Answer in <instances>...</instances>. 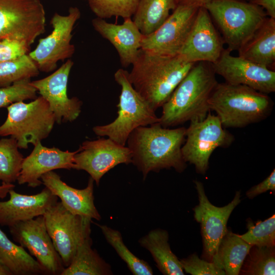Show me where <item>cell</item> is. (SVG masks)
<instances>
[{"label":"cell","mask_w":275,"mask_h":275,"mask_svg":"<svg viewBox=\"0 0 275 275\" xmlns=\"http://www.w3.org/2000/svg\"><path fill=\"white\" fill-rule=\"evenodd\" d=\"M186 128L170 129L159 123L135 129L129 135L127 147L132 163L145 180L151 172L173 168L181 173L186 168L181 152Z\"/></svg>","instance_id":"6da1fadb"},{"label":"cell","mask_w":275,"mask_h":275,"mask_svg":"<svg viewBox=\"0 0 275 275\" xmlns=\"http://www.w3.org/2000/svg\"><path fill=\"white\" fill-rule=\"evenodd\" d=\"M195 64L179 54L162 55L140 49L128 77L135 90L156 111Z\"/></svg>","instance_id":"7a4b0ae2"},{"label":"cell","mask_w":275,"mask_h":275,"mask_svg":"<svg viewBox=\"0 0 275 275\" xmlns=\"http://www.w3.org/2000/svg\"><path fill=\"white\" fill-rule=\"evenodd\" d=\"M211 64L196 63L162 106L159 123L164 127L204 119L210 111L208 100L217 84Z\"/></svg>","instance_id":"3957f363"},{"label":"cell","mask_w":275,"mask_h":275,"mask_svg":"<svg viewBox=\"0 0 275 275\" xmlns=\"http://www.w3.org/2000/svg\"><path fill=\"white\" fill-rule=\"evenodd\" d=\"M224 127L241 128L265 119L273 103L268 94L248 86L217 83L208 100Z\"/></svg>","instance_id":"277c9868"},{"label":"cell","mask_w":275,"mask_h":275,"mask_svg":"<svg viewBox=\"0 0 275 275\" xmlns=\"http://www.w3.org/2000/svg\"><path fill=\"white\" fill-rule=\"evenodd\" d=\"M121 87L117 117L112 122L97 125L93 131L98 136L107 137L125 146L130 134L136 128L159 122V117L150 104L135 90L129 80L128 72L123 68L114 74Z\"/></svg>","instance_id":"5b68a950"},{"label":"cell","mask_w":275,"mask_h":275,"mask_svg":"<svg viewBox=\"0 0 275 275\" xmlns=\"http://www.w3.org/2000/svg\"><path fill=\"white\" fill-rule=\"evenodd\" d=\"M203 7L218 25L230 51L238 50L267 17L262 8L240 0H210Z\"/></svg>","instance_id":"8992f818"},{"label":"cell","mask_w":275,"mask_h":275,"mask_svg":"<svg viewBox=\"0 0 275 275\" xmlns=\"http://www.w3.org/2000/svg\"><path fill=\"white\" fill-rule=\"evenodd\" d=\"M8 116L0 126V136L14 138L20 149H27L48 137L55 117L47 101L41 96L29 103L20 101L7 107Z\"/></svg>","instance_id":"52a82bcc"},{"label":"cell","mask_w":275,"mask_h":275,"mask_svg":"<svg viewBox=\"0 0 275 275\" xmlns=\"http://www.w3.org/2000/svg\"><path fill=\"white\" fill-rule=\"evenodd\" d=\"M185 138L181 148L183 158L202 175L207 171L210 157L215 149L228 147L234 140L233 135L224 129L218 117L210 112L202 120L190 121Z\"/></svg>","instance_id":"ba28073f"},{"label":"cell","mask_w":275,"mask_h":275,"mask_svg":"<svg viewBox=\"0 0 275 275\" xmlns=\"http://www.w3.org/2000/svg\"><path fill=\"white\" fill-rule=\"evenodd\" d=\"M43 216L47 231L66 267L78 247L90 237L92 219L71 213L58 201L46 210Z\"/></svg>","instance_id":"9c48e42d"},{"label":"cell","mask_w":275,"mask_h":275,"mask_svg":"<svg viewBox=\"0 0 275 275\" xmlns=\"http://www.w3.org/2000/svg\"><path fill=\"white\" fill-rule=\"evenodd\" d=\"M45 12L40 0H0V40H19L30 46L45 32Z\"/></svg>","instance_id":"30bf717a"},{"label":"cell","mask_w":275,"mask_h":275,"mask_svg":"<svg viewBox=\"0 0 275 275\" xmlns=\"http://www.w3.org/2000/svg\"><path fill=\"white\" fill-rule=\"evenodd\" d=\"M80 15V10L76 7H70L67 15L53 14L50 21L53 28L51 33L40 39L36 48L28 53L40 71H53L59 61L72 56L75 47L71 43L72 32Z\"/></svg>","instance_id":"8fae6325"},{"label":"cell","mask_w":275,"mask_h":275,"mask_svg":"<svg viewBox=\"0 0 275 275\" xmlns=\"http://www.w3.org/2000/svg\"><path fill=\"white\" fill-rule=\"evenodd\" d=\"M199 204L193 209L194 218L200 224L203 241L202 258L212 262L219 243L226 234L228 219L241 202V193L237 191L233 199L223 207H217L207 197L203 183L195 180Z\"/></svg>","instance_id":"7c38bea8"},{"label":"cell","mask_w":275,"mask_h":275,"mask_svg":"<svg viewBox=\"0 0 275 275\" xmlns=\"http://www.w3.org/2000/svg\"><path fill=\"white\" fill-rule=\"evenodd\" d=\"M9 227L14 241L36 258L46 274H61L65 267L47 231L43 215Z\"/></svg>","instance_id":"4fadbf2b"},{"label":"cell","mask_w":275,"mask_h":275,"mask_svg":"<svg viewBox=\"0 0 275 275\" xmlns=\"http://www.w3.org/2000/svg\"><path fill=\"white\" fill-rule=\"evenodd\" d=\"M200 7L179 4L154 32L143 35L141 49L162 55L178 54Z\"/></svg>","instance_id":"5bb4252c"},{"label":"cell","mask_w":275,"mask_h":275,"mask_svg":"<svg viewBox=\"0 0 275 275\" xmlns=\"http://www.w3.org/2000/svg\"><path fill=\"white\" fill-rule=\"evenodd\" d=\"M131 162V152L127 146L101 138L82 143L74 155L73 169L85 171L99 185L102 177L111 169Z\"/></svg>","instance_id":"9a60e30c"},{"label":"cell","mask_w":275,"mask_h":275,"mask_svg":"<svg viewBox=\"0 0 275 275\" xmlns=\"http://www.w3.org/2000/svg\"><path fill=\"white\" fill-rule=\"evenodd\" d=\"M230 53L224 49L216 62L211 64L215 74L230 84L245 85L266 94L275 92L274 71Z\"/></svg>","instance_id":"2e32d148"},{"label":"cell","mask_w":275,"mask_h":275,"mask_svg":"<svg viewBox=\"0 0 275 275\" xmlns=\"http://www.w3.org/2000/svg\"><path fill=\"white\" fill-rule=\"evenodd\" d=\"M73 62L68 60L58 69L43 78L31 81L40 96L48 102L56 122H72L81 113L82 102L77 97L69 98L67 85Z\"/></svg>","instance_id":"e0dca14e"},{"label":"cell","mask_w":275,"mask_h":275,"mask_svg":"<svg viewBox=\"0 0 275 275\" xmlns=\"http://www.w3.org/2000/svg\"><path fill=\"white\" fill-rule=\"evenodd\" d=\"M224 43L209 13L202 6L178 54L191 63L212 64L220 57L224 49Z\"/></svg>","instance_id":"ac0fdd59"},{"label":"cell","mask_w":275,"mask_h":275,"mask_svg":"<svg viewBox=\"0 0 275 275\" xmlns=\"http://www.w3.org/2000/svg\"><path fill=\"white\" fill-rule=\"evenodd\" d=\"M77 150L70 152L56 148H48L38 142L30 153L24 158L17 178L19 184H27L36 188L41 184V176L56 169L71 170L74 166V156Z\"/></svg>","instance_id":"d6986e66"},{"label":"cell","mask_w":275,"mask_h":275,"mask_svg":"<svg viewBox=\"0 0 275 275\" xmlns=\"http://www.w3.org/2000/svg\"><path fill=\"white\" fill-rule=\"evenodd\" d=\"M8 194L10 198L0 202V226L10 227L15 224L43 215L46 210L58 202V198L45 187L33 195L16 193L13 188Z\"/></svg>","instance_id":"ffe728a7"},{"label":"cell","mask_w":275,"mask_h":275,"mask_svg":"<svg viewBox=\"0 0 275 275\" xmlns=\"http://www.w3.org/2000/svg\"><path fill=\"white\" fill-rule=\"evenodd\" d=\"M42 184L61 200L71 213L100 221L101 217L94 204V180L90 177L87 186L81 189L72 187L61 180L53 171L41 177Z\"/></svg>","instance_id":"44dd1931"},{"label":"cell","mask_w":275,"mask_h":275,"mask_svg":"<svg viewBox=\"0 0 275 275\" xmlns=\"http://www.w3.org/2000/svg\"><path fill=\"white\" fill-rule=\"evenodd\" d=\"M124 20L122 24H117L97 17L92 20V24L98 33L114 46L121 65L127 68L138 56L143 35L131 18Z\"/></svg>","instance_id":"7402d4cb"},{"label":"cell","mask_w":275,"mask_h":275,"mask_svg":"<svg viewBox=\"0 0 275 275\" xmlns=\"http://www.w3.org/2000/svg\"><path fill=\"white\" fill-rule=\"evenodd\" d=\"M237 51L238 56L274 71L275 19L267 17Z\"/></svg>","instance_id":"603a6c76"},{"label":"cell","mask_w":275,"mask_h":275,"mask_svg":"<svg viewBox=\"0 0 275 275\" xmlns=\"http://www.w3.org/2000/svg\"><path fill=\"white\" fill-rule=\"evenodd\" d=\"M138 242L150 253L156 267L163 274H184L180 260L170 248L167 231L160 228L153 229Z\"/></svg>","instance_id":"cb8c5ba5"},{"label":"cell","mask_w":275,"mask_h":275,"mask_svg":"<svg viewBox=\"0 0 275 275\" xmlns=\"http://www.w3.org/2000/svg\"><path fill=\"white\" fill-rule=\"evenodd\" d=\"M0 260L12 275L46 274L37 260L21 245L13 242L1 228Z\"/></svg>","instance_id":"d4e9b609"},{"label":"cell","mask_w":275,"mask_h":275,"mask_svg":"<svg viewBox=\"0 0 275 275\" xmlns=\"http://www.w3.org/2000/svg\"><path fill=\"white\" fill-rule=\"evenodd\" d=\"M252 245L229 230L221 240L213 262L227 275H238Z\"/></svg>","instance_id":"484cf974"},{"label":"cell","mask_w":275,"mask_h":275,"mask_svg":"<svg viewBox=\"0 0 275 275\" xmlns=\"http://www.w3.org/2000/svg\"><path fill=\"white\" fill-rule=\"evenodd\" d=\"M178 6L177 0H140L133 21L143 35L156 31Z\"/></svg>","instance_id":"4316f807"},{"label":"cell","mask_w":275,"mask_h":275,"mask_svg":"<svg viewBox=\"0 0 275 275\" xmlns=\"http://www.w3.org/2000/svg\"><path fill=\"white\" fill-rule=\"evenodd\" d=\"M91 237L86 239L78 247L70 264L61 275H111L113 271L106 262L92 248Z\"/></svg>","instance_id":"83f0119b"},{"label":"cell","mask_w":275,"mask_h":275,"mask_svg":"<svg viewBox=\"0 0 275 275\" xmlns=\"http://www.w3.org/2000/svg\"><path fill=\"white\" fill-rule=\"evenodd\" d=\"M96 224L107 242L114 249L121 259L134 275H152L153 271L145 260L135 256L124 244L121 233L106 225Z\"/></svg>","instance_id":"f1b7e54d"},{"label":"cell","mask_w":275,"mask_h":275,"mask_svg":"<svg viewBox=\"0 0 275 275\" xmlns=\"http://www.w3.org/2000/svg\"><path fill=\"white\" fill-rule=\"evenodd\" d=\"M18 148L14 138L0 139V181L2 183L11 184L17 180L24 159Z\"/></svg>","instance_id":"f546056e"},{"label":"cell","mask_w":275,"mask_h":275,"mask_svg":"<svg viewBox=\"0 0 275 275\" xmlns=\"http://www.w3.org/2000/svg\"><path fill=\"white\" fill-rule=\"evenodd\" d=\"M275 246L252 245L240 269L241 275H274Z\"/></svg>","instance_id":"4dcf8cb0"},{"label":"cell","mask_w":275,"mask_h":275,"mask_svg":"<svg viewBox=\"0 0 275 275\" xmlns=\"http://www.w3.org/2000/svg\"><path fill=\"white\" fill-rule=\"evenodd\" d=\"M37 65L28 54L15 60L0 62V88L39 74Z\"/></svg>","instance_id":"1f68e13d"},{"label":"cell","mask_w":275,"mask_h":275,"mask_svg":"<svg viewBox=\"0 0 275 275\" xmlns=\"http://www.w3.org/2000/svg\"><path fill=\"white\" fill-rule=\"evenodd\" d=\"M91 11L98 18L121 17L124 19L134 14L140 0H87Z\"/></svg>","instance_id":"d6a6232c"},{"label":"cell","mask_w":275,"mask_h":275,"mask_svg":"<svg viewBox=\"0 0 275 275\" xmlns=\"http://www.w3.org/2000/svg\"><path fill=\"white\" fill-rule=\"evenodd\" d=\"M248 231L239 236L246 242L258 246H275V215L255 224L247 220Z\"/></svg>","instance_id":"836d02e7"},{"label":"cell","mask_w":275,"mask_h":275,"mask_svg":"<svg viewBox=\"0 0 275 275\" xmlns=\"http://www.w3.org/2000/svg\"><path fill=\"white\" fill-rule=\"evenodd\" d=\"M37 90L31 84V79L14 82L0 88V108L26 100H34L37 97Z\"/></svg>","instance_id":"e575fe53"},{"label":"cell","mask_w":275,"mask_h":275,"mask_svg":"<svg viewBox=\"0 0 275 275\" xmlns=\"http://www.w3.org/2000/svg\"><path fill=\"white\" fill-rule=\"evenodd\" d=\"M180 262L183 270L192 275H226L225 271L213 262L200 258L196 253L180 259Z\"/></svg>","instance_id":"d590c367"},{"label":"cell","mask_w":275,"mask_h":275,"mask_svg":"<svg viewBox=\"0 0 275 275\" xmlns=\"http://www.w3.org/2000/svg\"><path fill=\"white\" fill-rule=\"evenodd\" d=\"M30 46L14 39L0 40V62L16 59L29 53Z\"/></svg>","instance_id":"8d00e7d4"},{"label":"cell","mask_w":275,"mask_h":275,"mask_svg":"<svg viewBox=\"0 0 275 275\" xmlns=\"http://www.w3.org/2000/svg\"><path fill=\"white\" fill-rule=\"evenodd\" d=\"M268 190L275 191V170L260 183L252 187L246 193V197L253 199L255 197Z\"/></svg>","instance_id":"74e56055"},{"label":"cell","mask_w":275,"mask_h":275,"mask_svg":"<svg viewBox=\"0 0 275 275\" xmlns=\"http://www.w3.org/2000/svg\"><path fill=\"white\" fill-rule=\"evenodd\" d=\"M249 2L262 8L268 17L275 19V0H249Z\"/></svg>","instance_id":"f35d334b"},{"label":"cell","mask_w":275,"mask_h":275,"mask_svg":"<svg viewBox=\"0 0 275 275\" xmlns=\"http://www.w3.org/2000/svg\"><path fill=\"white\" fill-rule=\"evenodd\" d=\"M209 1L210 0H177L178 5H196L199 7L203 6Z\"/></svg>","instance_id":"ab89813d"},{"label":"cell","mask_w":275,"mask_h":275,"mask_svg":"<svg viewBox=\"0 0 275 275\" xmlns=\"http://www.w3.org/2000/svg\"><path fill=\"white\" fill-rule=\"evenodd\" d=\"M14 187L15 185L13 183H2V185H0V199H4L6 197L9 190Z\"/></svg>","instance_id":"60d3db41"},{"label":"cell","mask_w":275,"mask_h":275,"mask_svg":"<svg viewBox=\"0 0 275 275\" xmlns=\"http://www.w3.org/2000/svg\"><path fill=\"white\" fill-rule=\"evenodd\" d=\"M0 275H12L10 270L2 263L0 260Z\"/></svg>","instance_id":"b9f144b4"},{"label":"cell","mask_w":275,"mask_h":275,"mask_svg":"<svg viewBox=\"0 0 275 275\" xmlns=\"http://www.w3.org/2000/svg\"><path fill=\"white\" fill-rule=\"evenodd\" d=\"M246 1H249V0H246Z\"/></svg>","instance_id":"7bdbcfd3"}]
</instances>
